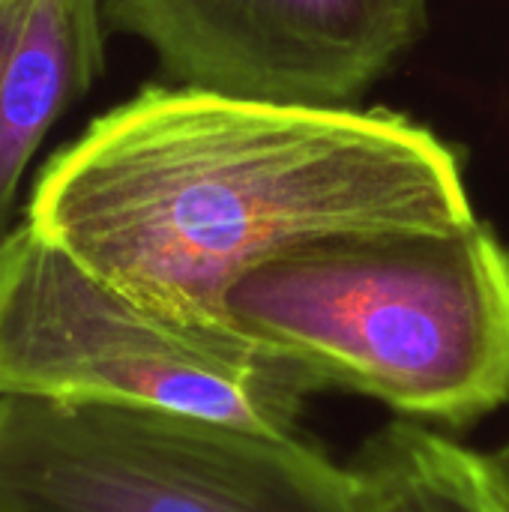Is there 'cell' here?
<instances>
[{
  "mask_svg": "<svg viewBox=\"0 0 509 512\" xmlns=\"http://www.w3.org/2000/svg\"><path fill=\"white\" fill-rule=\"evenodd\" d=\"M456 153L393 111L150 84L51 153L24 222L162 315L222 324L228 285L330 234L471 222Z\"/></svg>",
  "mask_w": 509,
  "mask_h": 512,
  "instance_id": "cell-1",
  "label": "cell"
},
{
  "mask_svg": "<svg viewBox=\"0 0 509 512\" xmlns=\"http://www.w3.org/2000/svg\"><path fill=\"white\" fill-rule=\"evenodd\" d=\"M222 324L408 420L468 426L509 399V252L477 216L291 246L228 285Z\"/></svg>",
  "mask_w": 509,
  "mask_h": 512,
  "instance_id": "cell-2",
  "label": "cell"
},
{
  "mask_svg": "<svg viewBox=\"0 0 509 512\" xmlns=\"http://www.w3.org/2000/svg\"><path fill=\"white\" fill-rule=\"evenodd\" d=\"M318 378L231 327L147 309L24 219L0 243V399L156 408L297 432Z\"/></svg>",
  "mask_w": 509,
  "mask_h": 512,
  "instance_id": "cell-3",
  "label": "cell"
},
{
  "mask_svg": "<svg viewBox=\"0 0 509 512\" xmlns=\"http://www.w3.org/2000/svg\"><path fill=\"white\" fill-rule=\"evenodd\" d=\"M0 512H360V495L297 432L0 399Z\"/></svg>",
  "mask_w": 509,
  "mask_h": 512,
  "instance_id": "cell-4",
  "label": "cell"
},
{
  "mask_svg": "<svg viewBox=\"0 0 509 512\" xmlns=\"http://www.w3.org/2000/svg\"><path fill=\"white\" fill-rule=\"evenodd\" d=\"M108 27L153 48L174 84L348 105L417 42L426 0H102Z\"/></svg>",
  "mask_w": 509,
  "mask_h": 512,
  "instance_id": "cell-5",
  "label": "cell"
},
{
  "mask_svg": "<svg viewBox=\"0 0 509 512\" xmlns=\"http://www.w3.org/2000/svg\"><path fill=\"white\" fill-rule=\"evenodd\" d=\"M102 0H0V243L51 129L105 66Z\"/></svg>",
  "mask_w": 509,
  "mask_h": 512,
  "instance_id": "cell-6",
  "label": "cell"
},
{
  "mask_svg": "<svg viewBox=\"0 0 509 512\" xmlns=\"http://www.w3.org/2000/svg\"><path fill=\"white\" fill-rule=\"evenodd\" d=\"M360 512H509V477L420 420H396L351 459Z\"/></svg>",
  "mask_w": 509,
  "mask_h": 512,
  "instance_id": "cell-7",
  "label": "cell"
},
{
  "mask_svg": "<svg viewBox=\"0 0 509 512\" xmlns=\"http://www.w3.org/2000/svg\"><path fill=\"white\" fill-rule=\"evenodd\" d=\"M495 459L501 462V468L507 471V477H509V444H504V447H501V450L495 453Z\"/></svg>",
  "mask_w": 509,
  "mask_h": 512,
  "instance_id": "cell-8",
  "label": "cell"
}]
</instances>
